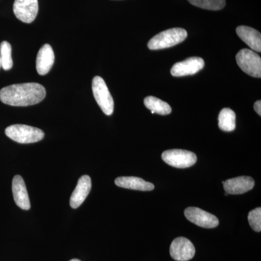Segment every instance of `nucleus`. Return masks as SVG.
Listing matches in <instances>:
<instances>
[{
  "instance_id": "5",
  "label": "nucleus",
  "mask_w": 261,
  "mask_h": 261,
  "mask_svg": "<svg viewBox=\"0 0 261 261\" xmlns=\"http://www.w3.org/2000/svg\"><path fill=\"white\" fill-rule=\"evenodd\" d=\"M237 63L247 74L255 78L261 77L260 57L248 49H243L238 53L236 56Z\"/></svg>"
},
{
  "instance_id": "11",
  "label": "nucleus",
  "mask_w": 261,
  "mask_h": 261,
  "mask_svg": "<svg viewBox=\"0 0 261 261\" xmlns=\"http://www.w3.org/2000/svg\"><path fill=\"white\" fill-rule=\"evenodd\" d=\"M223 185L226 193L241 195L251 190L255 186V181L250 176H239L223 181Z\"/></svg>"
},
{
  "instance_id": "17",
  "label": "nucleus",
  "mask_w": 261,
  "mask_h": 261,
  "mask_svg": "<svg viewBox=\"0 0 261 261\" xmlns=\"http://www.w3.org/2000/svg\"><path fill=\"white\" fill-rule=\"evenodd\" d=\"M144 103L146 108L150 110L152 113H158L162 116H166L172 112L171 106L167 102L152 96L146 97Z\"/></svg>"
},
{
  "instance_id": "19",
  "label": "nucleus",
  "mask_w": 261,
  "mask_h": 261,
  "mask_svg": "<svg viewBox=\"0 0 261 261\" xmlns=\"http://www.w3.org/2000/svg\"><path fill=\"white\" fill-rule=\"evenodd\" d=\"M0 59L2 62V67L5 70L11 69L13 65L12 59V47L10 44L4 41L0 44Z\"/></svg>"
},
{
  "instance_id": "23",
  "label": "nucleus",
  "mask_w": 261,
  "mask_h": 261,
  "mask_svg": "<svg viewBox=\"0 0 261 261\" xmlns=\"http://www.w3.org/2000/svg\"><path fill=\"white\" fill-rule=\"evenodd\" d=\"M70 261H81L79 260V259H73V260H70Z\"/></svg>"
},
{
  "instance_id": "3",
  "label": "nucleus",
  "mask_w": 261,
  "mask_h": 261,
  "mask_svg": "<svg viewBox=\"0 0 261 261\" xmlns=\"http://www.w3.org/2000/svg\"><path fill=\"white\" fill-rule=\"evenodd\" d=\"M5 135L12 140L20 144L35 143L42 140L44 133L42 130L27 125L15 124L5 129Z\"/></svg>"
},
{
  "instance_id": "7",
  "label": "nucleus",
  "mask_w": 261,
  "mask_h": 261,
  "mask_svg": "<svg viewBox=\"0 0 261 261\" xmlns=\"http://www.w3.org/2000/svg\"><path fill=\"white\" fill-rule=\"evenodd\" d=\"M185 215L190 222L200 227L213 228L219 224V219L214 215L198 207H187L185 211Z\"/></svg>"
},
{
  "instance_id": "13",
  "label": "nucleus",
  "mask_w": 261,
  "mask_h": 261,
  "mask_svg": "<svg viewBox=\"0 0 261 261\" xmlns=\"http://www.w3.org/2000/svg\"><path fill=\"white\" fill-rule=\"evenodd\" d=\"M12 190L16 205L23 210H29L31 208V203L28 191L23 178L19 175H16L13 178Z\"/></svg>"
},
{
  "instance_id": "6",
  "label": "nucleus",
  "mask_w": 261,
  "mask_h": 261,
  "mask_svg": "<svg viewBox=\"0 0 261 261\" xmlns=\"http://www.w3.org/2000/svg\"><path fill=\"white\" fill-rule=\"evenodd\" d=\"M162 159L169 166L177 168L191 167L197 162V155L185 149H169L162 154Z\"/></svg>"
},
{
  "instance_id": "20",
  "label": "nucleus",
  "mask_w": 261,
  "mask_h": 261,
  "mask_svg": "<svg viewBox=\"0 0 261 261\" xmlns=\"http://www.w3.org/2000/svg\"><path fill=\"white\" fill-rule=\"evenodd\" d=\"M192 5L202 9L219 10L226 5L225 0H188Z\"/></svg>"
},
{
  "instance_id": "16",
  "label": "nucleus",
  "mask_w": 261,
  "mask_h": 261,
  "mask_svg": "<svg viewBox=\"0 0 261 261\" xmlns=\"http://www.w3.org/2000/svg\"><path fill=\"white\" fill-rule=\"evenodd\" d=\"M117 186L139 191H152L154 189L153 184L135 176H121L115 180Z\"/></svg>"
},
{
  "instance_id": "9",
  "label": "nucleus",
  "mask_w": 261,
  "mask_h": 261,
  "mask_svg": "<svg viewBox=\"0 0 261 261\" xmlns=\"http://www.w3.org/2000/svg\"><path fill=\"white\" fill-rule=\"evenodd\" d=\"M38 11V0H15L13 12L16 18L23 23H32L37 17Z\"/></svg>"
},
{
  "instance_id": "1",
  "label": "nucleus",
  "mask_w": 261,
  "mask_h": 261,
  "mask_svg": "<svg viewBox=\"0 0 261 261\" xmlns=\"http://www.w3.org/2000/svg\"><path fill=\"white\" fill-rule=\"evenodd\" d=\"M45 96V88L38 83L13 84L0 90V100L11 106H34L42 102Z\"/></svg>"
},
{
  "instance_id": "14",
  "label": "nucleus",
  "mask_w": 261,
  "mask_h": 261,
  "mask_svg": "<svg viewBox=\"0 0 261 261\" xmlns=\"http://www.w3.org/2000/svg\"><path fill=\"white\" fill-rule=\"evenodd\" d=\"M54 62L55 54L53 48L49 44H44L39 49L37 57L36 68L38 73L41 75L47 74L54 65Z\"/></svg>"
},
{
  "instance_id": "21",
  "label": "nucleus",
  "mask_w": 261,
  "mask_h": 261,
  "mask_svg": "<svg viewBox=\"0 0 261 261\" xmlns=\"http://www.w3.org/2000/svg\"><path fill=\"white\" fill-rule=\"evenodd\" d=\"M248 221L250 227L256 231L260 232L261 231V208L257 207L250 211L248 214Z\"/></svg>"
},
{
  "instance_id": "18",
  "label": "nucleus",
  "mask_w": 261,
  "mask_h": 261,
  "mask_svg": "<svg viewBox=\"0 0 261 261\" xmlns=\"http://www.w3.org/2000/svg\"><path fill=\"white\" fill-rule=\"evenodd\" d=\"M220 129L224 132H232L236 128V114L230 108L221 110L219 116Z\"/></svg>"
},
{
  "instance_id": "12",
  "label": "nucleus",
  "mask_w": 261,
  "mask_h": 261,
  "mask_svg": "<svg viewBox=\"0 0 261 261\" xmlns=\"http://www.w3.org/2000/svg\"><path fill=\"white\" fill-rule=\"evenodd\" d=\"M92 189V180L88 175H84L79 180L78 184L70 199V205L72 208H78L89 195Z\"/></svg>"
},
{
  "instance_id": "2",
  "label": "nucleus",
  "mask_w": 261,
  "mask_h": 261,
  "mask_svg": "<svg viewBox=\"0 0 261 261\" xmlns=\"http://www.w3.org/2000/svg\"><path fill=\"white\" fill-rule=\"evenodd\" d=\"M187 37V32L185 29L173 28L159 33L149 40L148 48L152 50L166 49L173 47L183 42Z\"/></svg>"
},
{
  "instance_id": "22",
  "label": "nucleus",
  "mask_w": 261,
  "mask_h": 261,
  "mask_svg": "<svg viewBox=\"0 0 261 261\" xmlns=\"http://www.w3.org/2000/svg\"><path fill=\"white\" fill-rule=\"evenodd\" d=\"M254 109H255V112L261 116V102L260 100L257 101L256 102L254 105Z\"/></svg>"
},
{
  "instance_id": "8",
  "label": "nucleus",
  "mask_w": 261,
  "mask_h": 261,
  "mask_svg": "<svg viewBox=\"0 0 261 261\" xmlns=\"http://www.w3.org/2000/svg\"><path fill=\"white\" fill-rule=\"evenodd\" d=\"M170 255L176 261H188L195 255V247L190 240L185 238L175 239L170 246Z\"/></svg>"
},
{
  "instance_id": "15",
  "label": "nucleus",
  "mask_w": 261,
  "mask_h": 261,
  "mask_svg": "<svg viewBox=\"0 0 261 261\" xmlns=\"http://www.w3.org/2000/svg\"><path fill=\"white\" fill-rule=\"evenodd\" d=\"M237 34L239 37L247 44L252 50L261 51V34L258 31L251 27L240 25L237 28Z\"/></svg>"
},
{
  "instance_id": "24",
  "label": "nucleus",
  "mask_w": 261,
  "mask_h": 261,
  "mask_svg": "<svg viewBox=\"0 0 261 261\" xmlns=\"http://www.w3.org/2000/svg\"><path fill=\"white\" fill-rule=\"evenodd\" d=\"M1 67H2V62H1V59H0V68H1Z\"/></svg>"
},
{
  "instance_id": "10",
  "label": "nucleus",
  "mask_w": 261,
  "mask_h": 261,
  "mask_svg": "<svg viewBox=\"0 0 261 261\" xmlns=\"http://www.w3.org/2000/svg\"><path fill=\"white\" fill-rule=\"evenodd\" d=\"M205 66V62L200 58L193 57L173 65L171 73L173 76L181 77L198 73Z\"/></svg>"
},
{
  "instance_id": "4",
  "label": "nucleus",
  "mask_w": 261,
  "mask_h": 261,
  "mask_svg": "<svg viewBox=\"0 0 261 261\" xmlns=\"http://www.w3.org/2000/svg\"><path fill=\"white\" fill-rule=\"evenodd\" d=\"M94 97L105 114L111 116L114 111V101L106 82L100 76H95L92 81Z\"/></svg>"
}]
</instances>
